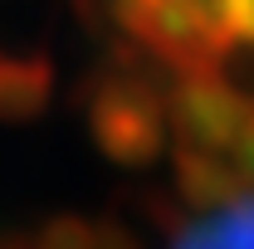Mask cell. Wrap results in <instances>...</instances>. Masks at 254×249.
Here are the masks:
<instances>
[{"label": "cell", "instance_id": "1", "mask_svg": "<svg viewBox=\"0 0 254 249\" xmlns=\"http://www.w3.org/2000/svg\"><path fill=\"white\" fill-rule=\"evenodd\" d=\"M147 49L186 73L254 59V0H123Z\"/></svg>", "mask_w": 254, "mask_h": 249}, {"label": "cell", "instance_id": "2", "mask_svg": "<svg viewBox=\"0 0 254 249\" xmlns=\"http://www.w3.org/2000/svg\"><path fill=\"white\" fill-rule=\"evenodd\" d=\"M181 249H254V200L225 205L210 220H200L181 240Z\"/></svg>", "mask_w": 254, "mask_h": 249}]
</instances>
